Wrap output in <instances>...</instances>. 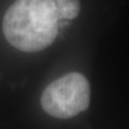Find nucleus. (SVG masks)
Listing matches in <instances>:
<instances>
[{
	"instance_id": "f03ea898",
	"label": "nucleus",
	"mask_w": 129,
	"mask_h": 129,
	"mask_svg": "<svg viewBox=\"0 0 129 129\" xmlns=\"http://www.w3.org/2000/svg\"><path fill=\"white\" fill-rule=\"evenodd\" d=\"M40 102L51 116L60 119L74 117L89 106V83L81 73H68L48 84L42 92Z\"/></svg>"
},
{
	"instance_id": "f257e3e1",
	"label": "nucleus",
	"mask_w": 129,
	"mask_h": 129,
	"mask_svg": "<svg viewBox=\"0 0 129 129\" xmlns=\"http://www.w3.org/2000/svg\"><path fill=\"white\" fill-rule=\"evenodd\" d=\"M55 0H16L3 16V34L12 46L26 52L42 51L57 37Z\"/></svg>"
},
{
	"instance_id": "7ed1b4c3",
	"label": "nucleus",
	"mask_w": 129,
	"mask_h": 129,
	"mask_svg": "<svg viewBox=\"0 0 129 129\" xmlns=\"http://www.w3.org/2000/svg\"><path fill=\"white\" fill-rule=\"evenodd\" d=\"M55 7L58 19H73L81 10L79 0H55Z\"/></svg>"
}]
</instances>
